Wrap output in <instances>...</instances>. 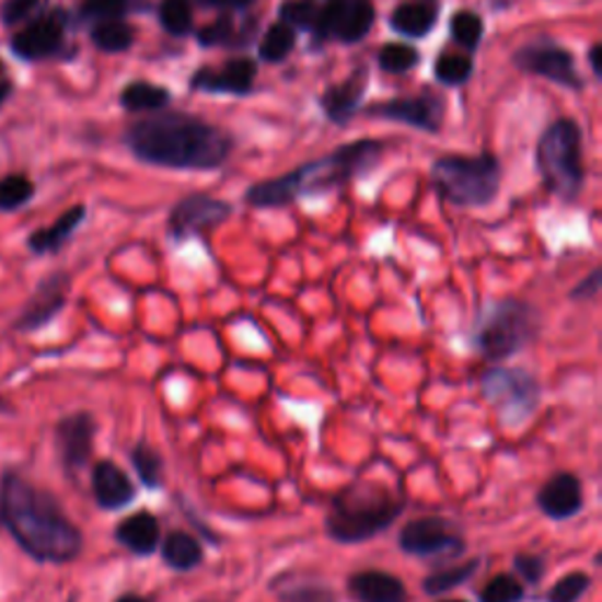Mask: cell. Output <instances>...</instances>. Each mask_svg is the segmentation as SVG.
Listing matches in <instances>:
<instances>
[{
    "label": "cell",
    "mask_w": 602,
    "mask_h": 602,
    "mask_svg": "<svg viewBox=\"0 0 602 602\" xmlns=\"http://www.w3.org/2000/svg\"><path fill=\"white\" fill-rule=\"evenodd\" d=\"M210 3L219 8H245L252 3V0H210Z\"/></svg>",
    "instance_id": "obj_45"
},
{
    "label": "cell",
    "mask_w": 602,
    "mask_h": 602,
    "mask_svg": "<svg viewBox=\"0 0 602 602\" xmlns=\"http://www.w3.org/2000/svg\"><path fill=\"white\" fill-rule=\"evenodd\" d=\"M94 419L88 412H78L67 419H61L57 426V448L61 462L69 471L83 468L92 456V440H94Z\"/></svg>",
    "instance_id": "obj_14"
},
{
    "label": "cell",
    "mask_w": 602,
    "mask_h": 602,
    "mask_svg": "<svg viewBox=\"0 0 602 602\" xmlns=\"http://www.w3.org/2000/svg\"><path fill=\"white\" fill-rule=\"evenodd\" d=\"M257 67L250 59H233L221 71H198L194 78V88L208 92H233L245 94L255 83Z\"/></svg>",
    "instance_id": "obj_19"
},
{
    "label": "cell",
    "mask_w": 602,
    "mask_h": 602,
    "mask_svg": "<svg viewBox=\"0 0 602 602\" xmlns=\"http://www.w3.org/2000/svg\"><path fill=\"white\" fill-rule=\"evenodd\" d=\"M294 47V31L288 24H274L266 31V36L259 45V55L266 61H282Z\"/></svg>",
    "instance_id": "obj_31"
},
{
    "label": "cell",
    "mask_w": 602,
    "mask_h": 602,
    "mask_svg": "<svg viewBox=\"0 0 602 602\" xmlns=\"http://www.w3.org/2000/svg\"><path fill=\"white\" fill-rule=\"evenodd\" d=\"M417 61H419V53L415 50V47L403 45V43L384 45L382 53H379V65H382V69H386L391 73H405L412 67H417Z\"/></svg>",
    "instance_id": "obj_34"
},
{
    "label": "cell",
    "mask_w": 602,
    "mask_h": 602,
    "mask_svg": "<svg viewBox=\"0 0 602 602\" xmlns=\"http://www.w3.org/2000/svg\"><path fill=\"white\" fill-rule=\"evenodd\" d=\"M516 67L525 73L548 78V81L579 90L583 83L577 73L575 59L551 40H536L516 53Z\"/></svg>",
    "instance_id": "obj_11"
},
{
    "label": "cell",
    "mask_w": 602,
    "mask_h": 602,
    "mask_svg": "<svg viewBox=\"0 0 602 602\" xmlns=\"http://www.w3.org/2000/svg\"><path fill=\"white\" fill-rule=\"evenodd\" d=\"M116 539L135 556H151L158 544H161V522L149 511L132 513L130 518L118 522Z\"/></svg>",
    "instance_id": "obj_20"
},
{
    "label": "cell",
    "mask_w": 602,
    "mask_h": 602,
    "mask_svg": "<svg viewBox=\"0 0 602 602\" xmlns=\"http://www.w3.org/2000/svg\"><path fill=\"white\" fill-rule=\"evenodd\" d=\"M130 10V0H83L81 18L88 22L120 20Z\"/></svg>",
    "instance_id": "obj_38"
},
{
    "label": "cell",
    "mask_w": 602,
    "mask_h": 602,
    "mask_svg": "<svg viewBox=\"0 0 602 602\" xmlns=\"http://www.w3.org/2000/svg\"><path fill=\"white\" fill-rule=\"evenodd\" d=\"M85 219L83 205H76L69 212L61 215L53 227L40 229L28 238V247L36 252V255H47V252H57L61 245L69 241V235L78 229V224Z\"/></svg>",
    "instance_id": "obj_23"
},
{
    "label": "cell",
    "mask_w": 602,
    "mask_h": 602,
    "mask_svg": "<svg viewBox=\"0 0 602 602\" xmlns=\"http://www.w3.org/2000/svg\"><path fill=\"white\" fill-rule=\"evenodd\" d=\"M231 215V205L224 200H217L205 194L186 196L174 205L170 212L167 229L174 241H186V238H194L200 233H208L221 221H227Z\"/></svg>",
    "instance_id": "obj_10"
},
{
    "label": "cell",
    "mask_w": 602,
    "mask_h": 602,
    "mask_svg": "<svg viewBox=\"0 0 602 602\" xmlns=\"http://www.w3.org/2000/svg\"><path fill=\"white\" fill-rule=\"evenodd\" d=\"M34 196V184L24 174H8L0 180V210H18Z\"/></svg>",
    "instance_id": "obj_33"
},
{
    "label": "cell",
    "mask_w": 602,
    "mask_h": 602,
    "mask_svg": "<svg viewBox=\"0 0 602 602\" xmlns=\"http://www.w3.org/2000/svg\"><path fill=\"white\" fill-rule=\"evenodd\" d=\"M348 593L358 602H407L405 583L382 569H366L348 577Z\"/></svg>",
    "instance_id": "obj_18"
},
{
    "label": "cell",
    "mask_w": 602,
    "mask_h": 602,
    "mask_svg": "<svg viewBox=\"0 0 602 602\" xmlns=\"http://www.w3.org/2000/svg\"><path fill=\"white\" fill-rule=\"evenodd\" d=\"M398 544L415 558H456L466 551V542L456 522L440 516L409 520L398 534Z\"/></svg>",
    "instance_id": "obj_9"
},
{
    "label": "cell",
    "mask_w": 602,
    "mask_h": 602,
    "mask_svg": "<svg viewBox=\"0 0 602 602\" xmlns=\"http://www.w3.org/2000/svg\"><path fill=\"white\" fill-rule=\"evenodd\" d=\"M370 114L436 132L440 128V118H442V102L431 97V94H424V97H417V100H393L386 104H379L370 111Z\"/></svg>",
    "instance_id": "obj_16"
},
{
    "label": "cell",
    "mask_w": 602,
    "mask_h": 602,
    "mask_svg": "<svg viewBox=\"0 0 602 602\" xmlns=\"http://www.w3.org/2000/svg\"><path fill=\"white\" fill-rule=\"evenodd\" d=\"M403 511L405 499L393 489L372 481H356L332 499L325 532L339 544L370 542L386 532Z\"/></svg>",
    "instance_id": "obj_4"
},
{
    "label": "cell",
    "mask_w": 602,
    "mask_h": 602,
    "mask_svg": "<svg viewBox=\"0 0 602 602\" xmlns=\"http://www.w3.org/2000/svg\"><path fill=\"white\" fill-rule=\"evenodd\" d=\"M379 153H382V144H377V141H354V144H346L321 161L297 167L285 177L255 184L245 198L255 208H280V205H288L301 196L321 194L358 177L379 161Z\"/></svg>",
    "instance_id": "obj_3"
},
{
    "label": "cell",
    "mask_w": 602,
    "mask_h": 602,
    "mask_svg": "<svg viewBox=\"0 0 602 602\" xmlns=\"http://www.w3.org/2000/svg\"><path fill=\"white\" fill-rule=\"evenodd\" d=\"M271 589L280 602H339L337 593L327 583L315 579H297V577H278Z\"/></svg>",
    "instance_id": "obj_24"
},
{
    "label": "cell",
    "mask_w": 602,
    "mask_h": 602,
    "mask_svg": "<svg viewBox=\"0 0 602 602\" xmlns=\"http://www.w3.org/2000/svg\"><path fill=\"white\" fill-rule=\"evenodd\" d=\"M471 69H473V65H471L468 57H462V55H442L438 59V65H436V76H438L440 83L459 85V83L468 81Z\"/></svg>",
    "instance_id": "obj_39"
},
{
    "label": "cell",
    "mask_w": 602,
    "mask_h": 602,
    "mask_svg": "<svg viewBox=\"0 0 602 602\" xmlns=\"http://www.w3.org/2000/svg\"><path fill=\"white\" fill-rule=\"evenodd\" d=\"M92 493L104 511H118L132 503L135 485L114 462H100L92 471Z\"/></svg>",
    "instance_id": "obj_17"
},
{
    "label": "cell",
    "mask_w": 602,
    "mask_h": 602,
    "mask_svg": "<svg viewBox=\"0 0 602 602\" xmlns=\"http://www.w3.org/2000/svg\"><path fill=\"white\" fill-rule=\"evenodd\" d=\"M440 196L459 208H483L499 192L501 167L493 155H445L431 170Z\"/></svg>",
    "instance_id": "obj_6"
},
{
    "label": "cell",
    "mask_w": 602,
    "mask_h": 602,
    "mask_svg": "<svg viewBox=\"0 0 602 602\" xmlns=\"http://www.w3.org/2000/svg\"><path fill=\"white\" fill-rule=\"evenodd\" d=\"M591 589V577L586 572H572L553 583L546 602H579Z\"/></svg>",
    "instance_id": "obj_35"
},
{
    "label": "cell",
    "mask_w": 602,
    "mask_h": 602,
    "mask_svg": "<svg viewBox=\"0 0 602 602\" xmlns=\"http://www.w3.org/2000/svg\"><path fill=\"white\" fill-rule=\"evenodd\" d=\"M598 292H600V268H595L589 278H583L569 297L579 301V299H593Z\"/></svg>",
    "instance_id": "obj_44"
},
{
    "label": "cell",
    "mask_w": 602,
    "mask_h": 602,
    "mask_svg": "<svg viewBox=\"0 0 602 602\" xmlns=\"http://www.w3.org/2000/svg\"><path fill=\"white\" fill-rule=\"evenodd\" d=\"M161 22L172 36H184L192 31V5L188 0H163Z\"/></svg>",
    "instance_id": "obj_36"
},
{
    "label": "cell",
    "mask_w": 602,
    "mask_h": 602,
    "mask_svg": "<svg viewBox=\"0 0 602 602\" xmlns=\"http://www.w3.org/2000/svg\"><path fill=\"white\" fill-rule=\"evenodd\" d=\"M372 24H374V8L370 0H346L335 36L344 43H356L368 34Z\"/></svg>",
    "instance_id": "obj_26"
},
{
    "label": "cell",
    "mask_w": 602,
    "mask_h": 602,
    "mask_svg": "<svg viewBox=\"0 0 602 602\" xmlns=\"http://www.w3.org/2000/svg\"><path fill=\"white\" fill-rule=\"evenodd\" d=\"M483 395L503 424L518 426L534 415L542 401V386L536 377L520 368H493L483 377Z\"/></svg>",
    "instance_id": "obj_8"
},
{
    "label": "cell",
    "mask_w": 602,
    "mask_h": 602,
    "mask_svg": "<svg viewBox=\"0 0 602 602\" xmlns=\"http://www.w3.org/2000/svg\"><path fill=\"white\" fill-rule=\"evenodd\" d=\"M135 34L132 28L120 22V20H108V22H100L97 26L92 28V43L100 47L104 53H123L128 50L132 45Z\"/></svg>",
    "instance_id": "obj_30"
},
{
    "label": "cell",
    "mask_w": 602,
    "mask_h": 602,
    "mask_svg": "<svg viewBox=\"0 0 602 602\" xmlns=\"http://www.w3.org/2000/svg\"><path fill=\"white\" fill-rule=\"evenodd\" d=\"M0 522L31 558L71 563L83 551V534L53 495L8 473L0 487Z\"/></svg>",
    "instance_id": "obj_1"
},
{
    "label": "cell",
    "mask_w": 602,
    "mask_h": 602,
    "mask_svg": "<svg viewBox=\"0 0 602 602\" xmlns=\"http://www.w3.org/2000/svg\"><path fill=\"white\" fill-rule=\"evenodd\" d=\"M231 31H233V26H231V20H217L215 24H210V26H205L202 31H200V34H198V40H200V45H219V43H227L229 38H231Z\"/></svg>",
    "instance_id": "obj_43"
},
{
    "label": "cell",
    "mask_w": 602,
    "mask_h": 602,
    "mask_svg": "<svg viewBox=\"0 0 602 602\" xmlns=\"http://www.w3.org/2000/svg\"><path fill=\"white\" fill-rule=\"evenodd\" d=\"M513 567L528 583H539L546 572V560L542 556H518L513 560Z\"/></svg>",
    "instance_id": "obj_42"
},
{
    "label": "cell",
    "mask_w": 602,
    "mask_h": 602,
    "mask_svg": "<svg viewBox=\"0 0 602 602\" xmlns=\"http://www.w3.org/2000/svg\"><path fill=\"white\" fill-rule=\"evenodd\" d=\"M591 67L595 71V76H602V67H600V57H602V47L600 45H593V50H591Z\"/></svg>",
    "instance_id": "obj_46"
},
{
    "label": "cell",
    "mask_w": 602,
    "mask_h": 602,
    "mask_svg": "<svg viewBox=\"0 0 602 602\" xmlns=\"http://www.w3.org/2000/svg\"><path fill=\"white\" fill-rule=\"evenodd\" d=\"M442 602H466V600H442Z\"/></svg>",
    "instance_id": "obj_48"
},
{
    "label": "cell",
    "mask_w": 602,
    "mask_h": 602,
    "mask_svg": "<svg viewBox=\"0 0 602 602\" xmlns=\"http://www.w3.org/2000/svg\"><path fill=\"white\" fill-rule=\"evenodd\" d=\"M130 459L141 483L153 489L163 487L165 466H163V456L158 454V450L147 445V442H139V445H135V450L130 452Z\"/></svg>",
    "instance_id": "obj_29"
},
{
    "label": "cell",
    "mask_w": 602,
    "mask_h": 602,
    "mask_svg": "<svg viewBox=\"0 0 602 602\" xmlns=\"http://www.w3.org/2000/svg\"><path fill=\"white\" fill-rule=\"evenodd\" d=\"M125 144L139 161L172 170H217L233 141L215 125L186 114H155L135 123Z\"/></svg>",
    "instance_id": "obj_2"
},
{
    "label": "cell",
    "mask_w": 602,
    "mask_h": 602,
    "mask_svg": "<svg viewBox=\"0 0 602 602\" xmlns=\"http://www.w3.org/2000/svg\"><path fill=\"white\" fill-rule=\"evenodd\" d=\"M69 294V278L65 274H55L45 278L38 290L26 301V306L20 315L18 327L24 332H34L57 319V313L65 309Z\"/></svg>",
    "instance_id": "obj_12"
},
{
    "label": "cell",
    "mask_w": 602,
    "mask_h": 602,
    "mask_svg": "<svg viewBox=\"0 0 602 602\" xmlns=\"http://www.w3.org/2000/svg\"><path fill=\"white\" fill-rule=\"evenodd\" d=\"M161 556L163 563L177 572H192L200 563H202V546L194 534L174 530L163 539L161 546Z\"/></svg>",
    "instance_id": "obj_21"
},
{
    "label": "cell",
    "mask_w": 602,
    "mask_h": 602,
    "mask_svg": "<svg viewBox=\"0 0 602 602\" xmlns=\"http://www.w3.org/2000/svg\"><path fill=\"white\" fill-rule=\"evenodd\" d=\"M452 36L459 45L464 47H473L481 43L483 38V22L478 14L473 12H456L454 20H452Z\"/></svg>",
    "instance_id": "obj_40"
},
{
    "label": "cell",
    "mask_w": 602,
    "mask_h": 602,
    "mask_svg": "<svg viewBox=\"0 0 602 602\" xmlns=\"http://www.w3.org/2000/svg\"><path fill=\"white\" fill-rule=\"evenodd\" d=\"M116 602H151L149 598H141V595H137V593H125V595H120Z\"/></svg>",
    "instance_id": "obj_47"
},
{
    "label": "cell",
    "mask_w": 602,
    "mask_h": 602,
    "mask_svg": "<svg viewBox=\"0 0 602 602\" xmlns=\"http://www.w3.org/2000/svg\"><path fill=\"white\" fill-rule=\"evenodd\" d=\"M536 506L551 520L575 518L583 509L581 481L575 473H556L536 493Z\"/></svg>",
    "instance_id": "obj_13"
},
{
    "label": "cell",
    "mask_w": 602,
    "mask_h": 602,
    "mask_svg": "<svg viewBox=\"0 0 602 602\" xmlns=\"http://www.w3.org/2000/svg\"><path fill=\"white\" fill-rule=\"evenodd\" d=\"M542 329V315L522 299L495 301L475 332V346L487 358L501 362L528 348Z\"/></svg>",
    "instance_id": "obj_5"
},
{
    "label": "cell",
    "mask_w": 602,
    "mask_h": 602,
    "mask_svg": "<svg viewBox=\"0 0 602 602\" xmlns=\"http://www.w3.org/2000/svg\"><path fill=\"white\" fill-rule=\"evenodd\" d=\"M536 163L551 194L565 200L577 198L583 184L581 135L575 120H556L539 139Z\"/></svg>",
    "instance_id": "obj_7"
},
{
    "label": "cell",
    "mask_w": 602,
    "mask_h": 602,
    "mask_svg": "<svg viewBox=\"0 0 602 602\" xmlns=\"http://www.w3.org/2000/svg\"><path fill=\"white\" fill-rule=\"evenodd\" d=\"M38 3L40 0H5L3 8H0V18L5 24H20L38 10Z\"/></svg>",
    "instance_id": "obj_41"
},
{
    "label": "cell",
    "mask_w": 602,
    "mask_h": 602,
    "mask_svg": "<svg viewBox=\"0 0 602 602\" xmlns=\"http://www.w3.org/2000/svg\"><path fill=\"white\" fill-rule=\"evenodd\" d=\"M61 38H65V20L59 14H47L12 38V50L22 59H43L59 50Z\"/></svg>",
    "instance_id": "obj_15"
},
{
    "label": "cell",
    "mask_w": 602,
    "mask_h": 602,
    "mask_svg": "<svg viewBox=\"0 0 602 602\" xmlns=\"http://www.w3.org/2000/svg\"><path fill=\"white\" fill-rule=\"evenodd\" d=\"M525 600V586H522L520 579L513 575H499L495 579H489L483 591H481V602H522Z\"/></svg>",
    "instance_id": "obj_32"
},
{
    "label": "cell",
    "mask_w": 602,
    "mask_h": 602,
    "mask_svg": "<svg viewBox=\"0 0 602 602\" xmlns=\"http://www.w3.org/2000/svg\"><path fill=\"white\" fill-rule=\"evenodd\" d=\"M0 69H3V65H0Z\"/></svg>",
    "instance_id": "obj_49"
},
{
    "label": "cell",
    "mask_w": 602,
    "mask_h": 602,
    "mask_svg": "<svg viewBox=\"0 0 602 602\" xmlns=\"http://www.w3.org/2000/svg\"><path fill=\"white\" fill-rule=\"evenodd\" d=\"M319 3L315 0H290V3H285L280 8V20L282 24L288 26H297V28H311L319 20Z\"/></svg>",
    "instance_id": "obj_37"
},
{
    "label": "cell",
    "mask_w": 602,
    "mask_h": 602,
    "mask_svg": "<svg viewBox=\"0 0 602 602\" xmlns=\"http://www.w3.org/2000/svg\"><path fill=\"white\" fill-rule=\"evenodd\" d=\"M433 24H436V10L429 3H421V0L403 3L401 8H395L391 18V26L412 38L426 36L433 28Z\"/></svg>",
    "instance_id": "obj_25"
},
{
    "label": "cell",
    "mask_w": 602,
    "mask_h": 602,
    "mask_svg": "<svg viewBox=\"0 0 602 602\" xmlns=\"http://www.w3.org/2000/svg\"><path fill=\"white\" fill-rule=\"evenodd\" d=\"M120 104L128 111H161L170 104V92L151 83H132L123 90Z\"/></svg>",
    "instance_id": "obj_28"
},
{
    "label": "cell",
    "mask_w": 602,
    "mask_h": 602,
    "mask_svg": "<svg viewBox=\"0 0 602 602\" xmlns=\"http://www.w3.org/2000/svg\"><path fill=\"white\" fill-rule=\"evenodd\" d=\"M478 567H481V560L473 558V560H466V563L445 567V569H438V572H433V575H429L424 579L421 589H424V593H429V595L450 593L452 589L464 586L475 572H478Z\"/></svg>",
    "instance_id": "obj_27"
},
{
    "label": "cell",
    "mask_w": 602,
    "mask_h": 602,
    "mask_svg": "<svg viewBox=\"0 0 602 602\" xmlns=\"http://www.w3.org/2000/svg\"><path fill=\"white\" fill-rule=\"evenodd\" d=\"M366 73H354L346 83L329 88L323 97V106L327 116L335 123H346L356 114V108L362 100V92H366Z\"/></svg>",
    "instance_id": "obj_22"
}]
</instances>
